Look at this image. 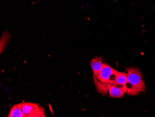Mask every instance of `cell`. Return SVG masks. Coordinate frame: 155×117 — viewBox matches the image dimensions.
<instances>
[{
  "label": "cell",
  "mask_w": 155,
  "mask_h": 117,
  "mask_svg": "<svg viewBox=\"0 0 155 117\" xmlns=\"http://www.w3.org/2000/svg\"><path fill=\"white\" fill-rule=\"evenodd\" d=\"M119 71L104 64L101 70L96 75H93L94 82L97 91L102 94L107 93L109 88L115 83Z\"/></svg>",
  "instance_id": "obj_1"
},
{
  "label": "cell",
  "mask_w": 155,
  "mask_h": 117,
  "mask_svg": "<svg viewBox=\"0 0 155 117\" xmlns=\"http://www.w3.org/2000/svg\"><path fill=\"white\" fill-rule=\"evenodd\" d=\"M127 71V81L126 86L127 93L130 95H137L145 91V85L143 79L142 75L138 68L126 69Z\"/></svg>",
  "instance_id": "obj_2"
},
{
  "label": "cell",
  "mask_w": 155,
  "mask_h": 117,
  "mask_svg": "<svg viewBox=\"0 0 155 117\" xmlns=\"http://www.w3.org/2000/svg\"><path fill=\"white\" fill-rule=\"evenodd\" d=\"M22 112L25 117H45V110L36 103L23 102L21 103Z\"/></svg>",
  "instance_id": "obj_3"
},
{
  "label": "cell",
  "mask_w": 155,
  "mask_h": 117,
  "mask_svg": "<svg viewBox=\"0 0 155 117\" xmlns=\"http://www.w3.org/2000/svg\"><path fill=\"white\" fill-rule=\"evenodd\" d=\"M108 92L111 97L120 98L127 92V89L125 85L114 83L109 87Z\"/></svg>",
  "instance_id": "obj_4"
},
{
  "label": "cell",
  "mask_w": 155,
  "mask_h": 117,
  "mask_svg": "<svg viewBox=\"0 0 155 117\" xmlns=\"http://www.w3.org/2000/svg\"><path fill=\"white\" fill-rule=\"evenodd\" d=\"M104 63L101 57H97L93 58L91 61V66L93 70L94 75H96L101 70Z\"/></svg>",
  "instance_id": "obj_5"
},
{
  "label": "cell",
  "mask_w": 155,
  "mask_h": 117,
  "mask_svg": "<svg viewBox=\"0 0 155 117\" xmlns=\"http://www.w3.org/2000/svg\"><path fill=\"white\" fill-rule=\"evenodd\" d=\"M8 117H25L22 109L21 103L14 105L10 109Z\"/></svg>",
  "instance_id": "obj_6"
},
{
  "label": "cell",
  "mask_w": 155,
  "mask_h": 117,
  "mask_svg": "<svg viewBox=\"0 0 155 117\" xmlns=\"http://www.w3.org/2000/svg\"><path fill=\"white\" fill-rule=\"evenodd\" d=\"M127 81V74L124 72H119L115 83L125 85Z\"/></svg>",
  "instance_id": "obj_7"
}]
</instances>
